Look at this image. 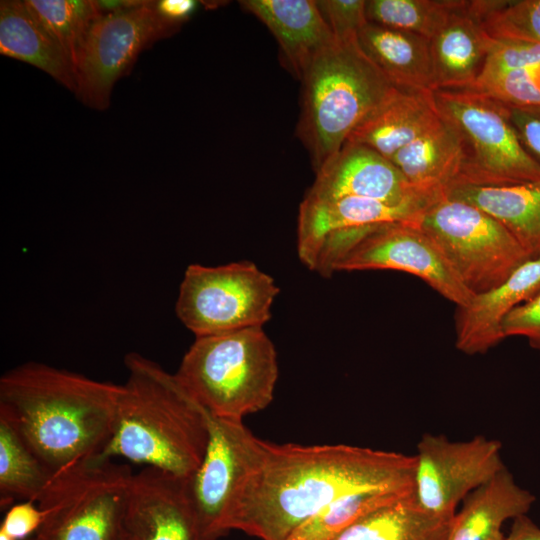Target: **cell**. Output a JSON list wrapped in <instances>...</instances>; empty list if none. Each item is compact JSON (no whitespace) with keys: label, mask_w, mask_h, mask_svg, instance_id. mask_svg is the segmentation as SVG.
Here are the masks:
<instances>
[{"label":"cell","mask_w":540,"mask_h":540,"mask_svg":"<svg viewBox=\"0 0 540 540\" xmlns=\"http://www.w3.org/2000/svg\"><path fill=\"white\" fill-rule=\"evenodd\" d=\"M414 455L344 444L264 442L230 508L226 531L287 540L314 514L358 492L414 494Z\"/></svg>","instance_id":"obj_1"},{"label":"cell","mask_w":540,"mask_h":540,"mask_svg":"<svg viewBox=\"0 0 540 540\" xmlns=\"http://www.w3.org/2000/svg\"><path fill=\"white\" fill-rule=\"evenodd\" d=\"M121 393L119 384L26 362L0 378V419L54 474L104 451Z\"/></svg>","instance_id":"obj_2"},{"label":"cell","mask_w":540,"mask_h":540,"mask_svg":"<svg viewBox=\"0 0 540 540\" xmlns=\"http://www.w3.org/2000/svg\"><path fill=\"white\" fill-rule=\"evenodd\" d=\"M116 422L102 457H123L181 478L199 468L209 442L208 412L177 379L136 352L124 358Z\"/></svg>","instance_id":"obj_3"},{"label":"cell","mask_w":540,"mask_h":540,"mask_svg":"<svg viewBox=\"0 0 540 540\" xmlns=\"http://www.w3.org/2000/svg\"><path fill=\"white\" fill-rule=\"evenodd\" d=\"M301 82L297 135L309 152L315 173L396 89L363 52L358 39H336L316 57Z\"/></svg>","instance_id":"obj_4"},{"label":"cell","mask_w":540,"mask_h":540,"mask_svg":"<svg viewBox=\"0 0 540 540\" xmlns=\"http://www.w3.org/2000/svg\"><path fill=\"white\" fill-rule=\"evenodd\" d=\"M175 375L209 414L243 420L272 402L277 352L263 327L196 337Z\"/></svg>","instance_id":"obj_5"},{"label":"cell","mask_w":540,"mask_h":540,"mask_svg":"<svg viewBox=\"0 0 540 540\" xmlns=\"http://www.w3.org/2000/svg\"><path fill=\"white\" fill-rule=\"evenodd\" d=\"M134 473L114 458L91 456L54 473L37 501L45 540H123Z\"/></svg>","instance_id":"obj_6"},{"label":"cell","mask_w":540,"mask_h":540,"mask_svg":"<svg viewBox=\"0 0 540 540\" xmlns=\"http://www.w3.org/2000/svg\"><path fill=\"white\" fill-rule=\"evenodd\" d=\"M434 97L460 141L462 163L453 185L540 181V165L522 146L506 104L475 90H436Z\"/></svg>","instance_id":"obj_7"},{"label":"cell","mask_w":540,"mask_h":540,"mask_svg":"<svg viewBox=\"0 0 540 540\" xmlns=\"http://www.w3.org/2000/svg\"><path fill=\"white\" fill-rule=\"evenodd\" d=\"M436 244L463 285L473 294L504 282L530 259L493 216L445 191L414 222Z\"/></svg>","instance_id":"obj_8"},{"label":"cell","mask_w":540,"mask_h":540,"mask_svg":"<svg viewBox=\"0 0 540 540\" xmlns=\"http://www.w3.org/2000/svg\"><path fill=\"white\" fill-rule=\"evenodd\" d=\"M279 288L249 261L189 265L180 283L176 314L195 337L263 327Z\"/></svg>","instance_id":"obj_9"},{"label":"cell","mask_w":540,"mask_h":540,"mask_svg":"<svg viewBox=\"0 0 540 540\" xmlns=\"http://www.w3.org/2000/svg\"><path fill=\"white\" fill-rule=\"evenodd\" d=\"M180 28L162 17L152 0L102 15L91 26L79 53L76 96L90 108H108L113 86L129 73L140 53Z\"/></svg>","instance_id":"obj_10"},{"label":"cell","mask_w":540,"mask_h":540,"mask_svg":"<svg viewBox=\"0 0 540 540\" xmlns=\"http://www.w3.org/2000/svg\"><path fill=\"white\" fill-rule=\"evenodd\" d=\"M501 443L478 435L451 441L424 434L417 444L414 498L426 512L453 518L460 502L505 467Z\"/></svg>","instance_id":"obj_11"},{"label":"cell","mask_w":540,"mask_h":540,"mask_svg":"<svg viewBox=\"0 0 540 540\" xmlns=\"http://www.w3.org/2000/svg\"><path fill=\"white\" fill-rule=\"evenodd\" d=\"M208 423L207 449L188 483L200 540H218L228 534L225 525L230 508L257 464L265 441L256 437L243 420L208 413Z\"/></svg>","instance_id":"obj_12"},{"label":"cell","mask_w":540,"mask_h":540,"mask_svg":"<svg viewBox=\"0 0 540 540\" xmlns=\"http://www.w3.org/2000/svg\"><path fill=\"white\" fill-rule=\"evenodd\" d=\"M359 270H396L412 274L457 307L467 305L474 296L434 241L412 222L374 225L333 267V273Z\"/></svg>","instance_id":"obj_13"},{"label":"cell","mask_w":540,"mask_h":540,"mask_svg":"<svg viewBox=\"0 0 540 540\" xmlns=\"http://www.w3.org/2000/svg\"><path fill=\"white\" fill-rule=\"evenodd\" d=\"M188 481L153 467L134 473L123 540H200Z\"/></svg>","instance_id":"obj_14"},{"label":"cell","mask_w":540,"mask_h":540,"mask_svg":"<svg viewBox=\"0 0 540 540\" xmlns=\"http://www.w3.org/2000/svg\"><path fill=\"white\" fill-rule=\"evenodd\" d=\"M441 191L414 188L389 159L367 146L346 142L316 172L304 198L330 200L349 196L402 202Z\"/></svg>","instance_id":"obj_15"},{"label":"cell","mask_w":540,"mask_h":540,"mask_svg":"<svg viewBox=\"0 0 540 540\" xmlns=\"http://www.w3.org/2000/svg\"><path fill=\"white\" fill-rule=\"evenodd\" d=\"M442 193L402 202L349 196L330 200L304 198L299 206L297 223L299 258L307 265L324 238L343 228L394 222L414 223Z\"/></svg>","instance_id":"obj_16"},{"label":"cell","mask_w":540,"mask_h":540,"mask_svg":"<svg viewBox=\"0 0 540 540\" xmlns=\"http://www.w3.org/2000/svg\"><path fill=\"white\" fill-rule=\"evenodd\" d=\"M540 292V257L528 259L500 285L457 307L455 346L467 355L483 354L504 340L502 323L517 306Z\"/></svg>","instance_id":"obj_17"},{"label":"cell","mask_w":540,"mask_h":540,"mask_svg":"<svg viewBox=\"0 0 540 540\" xmlns=\"http://www.w3.org/2000/svg\"><path fill=\"white\" fill-rule=\"evenodd\" d=\"M239 3L274 35L285 68L300 81L316 57L336 41L316 0H244Z\"/></svg>","instance_id":"obj_18"},{"label":"cell","mask_w":540,"mask_h":540,"mask_svg":"<svg viewBox=\"0 0 540 540\" xmlns=\"http://www.w3.org/2000/svg\"><path fill=\"white\" fill-rule=\"evenodd\" d=\"M495 42L466 0L430 40L435 91L470 89Z\"/></svg>","instance_id":"obj_19"},{"label":"cell","mask_w":540,"mask_h":540,"mask_svg":"<svg viewBox=\"0 0 540 540\" xmlns=\"http://www.w3.org/2000/svg\"><path fill=\"white\" fill-rule=\"evenodd\" d=\"M439 117L433 91L396 88L353 130L347 142L367 146L391 160Z\"/></svg>","instance_id":"obj_20"},{"label":"cell","mask_w":540,"mask_h":540,"mask_svg":"<svg viewBox=\"0 0 540 540\" xmlns=\"http://www.w3.org/2000/svg\"><path fill=\"white\" fill-rule=\"evenodd\" d=\"M535 500L504 468L464 499L447 540H504V523L527 514Z\"/></svg>","instance_id":"obj_21"},{"label":"cell","mask_w":540,"mask_h":540,"mask_svg":"<svg viewBox=\"0 0 540 540\" xmlns=\"http://www.w3.org/2000/svg\"><path fill=\"white\" fill-rule=\"evenodd\" d=\"M363 52L397 89L435 91L430 41L368 22L358 35Z\"/></svg>","instance_id":"obj_22"},{"label":"cell","mask_w":540,"mask_h":540,"mask_svg":"<svg viewBox=\"0 0 540 540\" xmlns=\"http://www.w3.org/2000/svg\"><path fill=\"white\" fill-rule=\"evenodd\" d=\"M0 53L41 69L75 92V72L64 51L25 1L0 3Z\"/></svg>","instance_id":"obj_23"},{"label":"cell","mask_w":540,"mask_h":540,"mask_svg":"<svg viewBox=\"0 0 540 540\" xmlns=\"http://www.w3.org/2000/svg\"><path fill=\"white\" fill-rule=\"evenodd\" d=\"M445 193L493 216L530 259L540 257V181L507 186L453 185Z\"/></svg>","instance_id":"obj_24"},{"label":"cell","mask_w":540,"mask_h":540,"mask_svg":"<svg viewBox=\"0 0 540 540\" xmlns=\"http://www.w3.org/2000/svg\"><path fill=\"white\" fill-rule=\"evenodd\" d=\"M390 161L414 188L445 190L455 183L461 169L459 137L440 114L428 130L399 150Z\"/></svg>","instance_id":"obj_25"},{"label":"cell","mask_w":540,"mask_h":540,"mask_svg":"<svg viewBox=\"0 0 540 540\" xmlns=\"http://www.w3.org/2000/svg\"><path fill=\"white\" fill-rule=\"evenodd\" d=\"M453 518L426 512L412 494L367 513L332 540H447Z\"/></svg>","instance_id":"obj_26"},{"label":"cell","mask_w":540,"mask_h":540,"mask_svg":"<svg viewBox=\"0 0 540 540\" xmlns=\"http://www.w3.org/2000/svg\"><path fill=\"white\" fill-rule=\"evenodd\" d=\"M52 473L20 436L0 419V505L17 500L36 502Z\"/></svg>","instance_id":"obj_27"},{"label":"cell","mask_w":540,"mask_h":540,"mask_svg":"<svg viewBox=\"0 0 540 540\" xmlns=\"http://www.w3.org/2000/svg\"><path fill=\"white\" fill-rule=\"evenodd\" d=\"M64 51L74 72L86 36L103 14L95 0H25Z\"/></svg>","instance_id":"obj_28"},{"label":"cell","mask_w":540,"mask_h":540,"mask_svg":"<svg viewBox=\"0 0 540 540\" xmlns=\"http://www.w3.org/2000/svg\"><path fill=\"white\" fill-rule=\"evenodd\" d=\"M466 0H369V22L420 35L429 41Z\"/></svg>","instance_id":"obj_29"},{"label":"cell","mask_w":540,"mask_h":540,"mask_svg":"<svg viewBox=\"0 0 540 540\" xmlns=\"http://www.w3.org/2000/svg\"><path fill=\"white\" fill-rule=\"evenodd\" d=\"M412 494L366 491L344 496L303 522L287 540H332L367 513Z\"/></svg>","instance_id":"obj_30"},{"label":"cell","mask_w":540,"mask_h":540,"mask_svg":"<svg viewBox=\"0 0 540 540\" xmlns=\"http://www.w3.org/2000/svg\"><path fill=\"white\" fill-rule=\"evenodd\" d=\"M472 7L492 38L540 44V0H472Z\"/></svg>","instance_id":"obj_31"},{"label":"cell","mask_w":540,"mask_h":540,"mask_svg":"<svg viewBox=\"0 0 540 540\" xmlns=\"http://www.w3.org/2000/svg\"><path fill=\"white\" fill-rule=\"evenodd\" d=\"M516 107L540 106V62L478 82L470 89Z\"/></svg>","instance_id":"obj_32"},{"label":"cell","mask_w":540,"mask_h":540,"mask_svg":"<svg viewBox=\"0 0 540 540\" xmlns=\"http://www.w3.org/2000/svg\"><path fill=\"white\" fill-rule=\"evenodd\" d=\"M539 62L540 44L518 40H496L475 84Z\"/></svg>","instance_id":"obj_33"},{"label":"cell","mask_w":540,"mask_h":540,"mask_svg":"<svg viewBox=\"0 0 540 540\" xmlns=\"http://www.w3.org/2000/svg\"><path fill=\"white\" fill-rule=\"evenodd\" d=\"M316 3L339 41L358 39L359 32L369 22L365 0H317Z\"/></svg>","instance_id":"obj_34"},{"label":"cell","mask_w":540,"mask_h":540,"mask_svg":"<svg viewBox=\"0 0 540 540\" xmlns=\"http://www.w3.org/2000/svg\"><path fill=\"white\" fill-rule=\"evenodd\" d=\"M504 338L523 337L540 352V292L514 308L502 323Z\"/></svg>","instance_id":"obj_35"},{"label":"cell","mask_w":540,"mask_h":540,"mask_svg":"<svg viewBox=\"0 0 540 540\" xmlns=\"http://www.w3.org/2000/svg\"><path fill=\"white\" fill-rule=\"evenodd\" d=\"M45 513L36 502L22 501L13 504L6 512L0 531L16 540H21L33 532H37L43 525Z\"/></svg>","instance_id":"obj_36"},{"label":"cell","mask_w":540,"mask_h":540,"mask_svg":"<svg viewBox=\"0 0 540 540\" xmlns=\"http://www.w3.org/2000/svg\"><path fill=\"white\" fill-rule=\"evenodd\" d=\"M508 108L512 125L522 146L540 165V106Z\"/></svg>","instance_id":"obj_37"},{"label":"cell","mask_w":540,"mask_h":540,"mask_svg":"<svg viewBox=\"0 0 540 540\" xmlns=\"http://www.w3.org/2000/svg\"><path fill=\"white\" fill-rule=\"evenodd\" d=\"M199 5L195 0H159L156 7L166 20L182 26L194 14Z\"/></svg>","instance_id":"obj_38"},{"label":"cell","mask_w":540,"mask_h":540,"mask_svg":"<svg viewBox=\"0 0 540 540\" xmlns=\"http://www.w3.org/2000/svg\"><path fill=\"white\" fill-rule=\"evenodd\" d=\"M504 540H540V528L527 516L513 519L509 534Z\"/></svg>","instance_id":"obj_39"},{"label":"cell","mask_w":540,"mask_h":540,"mask_svg":"<svg viewBox=\"0 0 540 540\" xmlns=\"http://www.w3.org/2000/svg\"><path fill=\"white\" fill-rule=\"evenodd\" d=\"M145 0H98L96 4L101 13L109 14L135 8L144 3Z\"/></svg>","instance_id":"obj_40"},{"label":"cell","mask_w":540,"mask_h":540,"mask_svg":"<svg viewBox=\"0 0 540 540\" xmlns=\"http://www.w3.org/2000/svg\"><path fill=\"white\" fill-rule=\"evenodd\" d=\"M0 540H16V539H14L11 536L7 535L3 531H0Z\"/></svg>","instance_id":"obj_41"},{"label":"cell","mask_w":540,"mask_h":540,"mask_svg":"<svg viewBox=\"0 0 540 540\" xmlns=\"http://www.w3.org/2000/svg\"><path fill=\"white\" fill-rule=\"evenodd\" d=\"M33 540H45V539L36 533V537Z\"/></svg>","instance_id":"obj_42"}]
</instances>
